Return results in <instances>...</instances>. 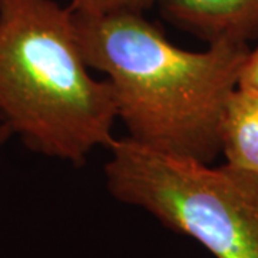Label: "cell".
Instances as JSON below:
<instances>
[{"label":"cell","mask_w":258,"mask_h":258,"mask_svg":"<svg viewBox=\"0 0 258 258\" xmlns=\"http://www.w3.org/2000/svg\"><path fill=\"white\" fill-rule=\"evenodd\" d=\"M74 15L86 63L111 83L126 137L165 155L212 164L251 47L218 43L191 52L171 43L144 13Z\"/></svg>","instance_id":"obj_1"},{"label":"cell","mask_w":258,"mask_h":258,"mask_svg":"<svg viewBox=\"0 0 258 258\" xmlns=\"http://www.w3.org/2000/svg\"><path fill=\"white\" fill-rule=\"evenodd\" d=\"M89 71L71 8L0 0V122L30 151L82 165L111 147L113 91Z\"/></svg>","instance_id":"obj_2"},{"label":"cell","mask_w":258,"mask_h":258,"mask_svg":"<svg viewBox=\"0 0 258 258\" xmlns=\"http://www.w3.org/2000/svg\"><path fill=\"white\" fill-rule=\"evenodd\" d=\"M106 189L214 258H258V172L171 157L128 137L115 139Z\"/></svg>","instance_id":"obj_3"},{"label":"cell","mask_w":258,"mask_h":258,"mask_svg":"<svg viewBox=\"0 0 258 258\" xmlns=\"http://www.w3.org/2000/svg\"><path fill=\"white\" fill-rule=\"evenodd\" d=\"M162 16L207 45L258 40V0H158Z\"/></svg>","instance_id":"obj_4"},{"label":"cell","mask_w":258,"mask_h":258,"mask_svg":"<svg viewBox=\"0 0 258 258\" xmlns=\"http://www.w3.org/2000/svg\"><path fill=\"white\" fill-rule=\"evenodd\" d=\"M221 155L225 164L258 172V95L235 89L221 123Z\"/></svg>","instance_id":"obj_5"},{"label":"cell","mask_w":258,"mask_h":258,"mask_svg":"<svg viewBox=\"0 0 258 258\" xmlns=\"http://www.w3.org/2000/svg\"><path fill=\"white\" fill-rule=\"evenodd\" d=\"M158 0H71V10L81 15L144 13Z\"/></svg>","instance_id":"obj_6"},{"label":"cell","mask_w":258,"mask_h":258,"mask_svg":"<svg viewBox=\"0 0 258 258\" xmlns=\"http://www.w3.org/2000/svg\"><path fill=\"white\" fill-rule=\"evenodd\" d=\"M238 89L258 95V46L249 49L240 72Z\"/></svg>","instance_id":"obj_7"},{"label":"cell","mask_w":258,"mask_h":258,"mask_svg":"<svg viewBox=\"0 0 258 258\" xmlns=\"http://www.w3.org/2000/svg\"><path fill=\"white\" fill-rule=\"evenodd\" d=\"M12 137H13V135H12V132L8 129V126L3 125V123L0 122V151L3 149V147L6 145V142H8Z\"/></svg>","instance_id":"obj_8"}]
</instances>
